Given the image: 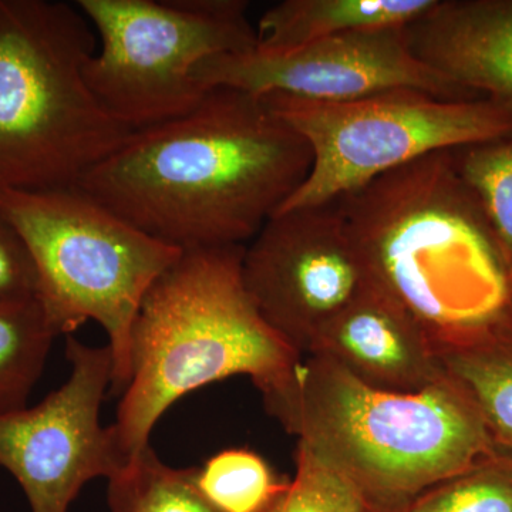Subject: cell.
I'll list each match as a JSON object with an SVG mask.
<instances>
[{
  "label": "cell",
  "instance_id": "obj_1",
  "mask_svg": "<svg viewBox=\"0 0 512 512\" xmlns=\"http://www.w3.org/2000/svg\"><path fill=\"white\" fill-rule=\"evenodd\" d=\"M312 151L264 97L212 87L178 119L133 131L77 190L165 244L247 245L306 180Z\"/></svg>",
  "mask_w": 512,
  "mask_h": 512
},
{
  "label": "cell",
  "instance_id": "obj_2",
  "mask_svg": "<svg viewBox=\"0 0 512 512\" xmlns=\"http://www.w3.org/2000/svg\"><path fill=\"white\" fill-rule=\"evenodd\" d=\"M453 151L335 201L373 282L416 320L437 356L512 315L510 271Z\"/></svg>",
  "mask_w": 512,
  "mask_h": 512
},
{
  "label": "cell",
  "instance_id": "obj_3",
  "mask_svg": "<svg viewBox=\"0 0 512 512\" xmlns=\"http://www.w3.org/2000/svg\"><path fill=\"white\" fill-rule=\"evenodd\" d=\"M262 403L299 446L348 478L372 512L397 511L497 453L476 407L448 375L423 392L394 393L306 355L291 382Z\"/></svg>",
  "mask_w": 512,
  "mask_h": 512
},
{
  "label": "cell",
  "instance_id": "obj_4",
  "mask_svg": "<svg viewBox=\"0 0 512 512\" xmlns=\"http://www.w3.org/2000/svg\"><path fill=\"white\" fill-rule=\"evenodd\" d=\"M245 245L184 251L148 291L131 333V380L113 424L124 456L181 397L232 376L261 396L291 382L302 355L262 318L242 279Z\"/></svg>",
  "mask_w": 512,
  "mask_h": 512
},
{
  "label": "cell",
  "instance_id": "obj_5",
  "mask_svg": "<svg viewBox=\"0 0 512 512\" xmlns=\"http://www.w3.org/2000/svg\"><path fill=\"white\" fill-rule=\"evenodd\" d=\"M96 40L77 5L0 0V190L76 188L133 133L84 77Z\"/></svg>",
  "mask_w": 512,
  "mask_h": 512
},
{
  "label": "cell",
  "instance_id": "obj_6",
  "mask_svg": "<svg viewBox=\"0 0 512 512\" xmlns=\"http://www.w3.org/2000/svg\"><path fill=\"white\" fill-rule=\"evenodd\" d=\"M0 212L25 241L40 306L56 335L94 320L109 336L110 392L131 380V333L148 291L184 251L165 244L77 190H0Z\"/></svg>",
  "mask_w": 512,
  "mask_h": 512
},
{
  "label": "cell",
  "instance_id": "obj_7",
  "mask_svg": "<svg viewBox=\"0 0 512 512\" xmlns=\"http://www.w3.org/2000/svg\"><path fill=\"white\" fill-rule=\"evenodd\" d=\"M264 100L312 151L308 177L278 212L330 204L421 157L512 134V107L485 97L402 87L338 103L284 94Z\"/></svg>",
  "mask_w": 512,
  "mask_h": 512
},
{
  "label": "cell",
  "instance_id": "obj_8",
  "mask_svg": "<svg viewBox=\"0 0 512 512\" xmlns=\"http://www.w3.org/2000/svg\"><path fill=\"white\" fill-rule=\"evenodd\" d=\"M100 50L84 77L104 109L130 130L185 116L208 90L195 67L255 49L242 0H79Z\"/></svg>",
  "mask_w": 512,
  "mask_h": 512
},
{
  "label": "cell",
  "instance_id": "obj_9",
  "mask_svg": "<svg viewBox=\"0 0 512 512\" xmlns=\"http://www.w3.org/2000/svg\"><path fill=\"white\" fill-rule=\"evenodd\" d=\"M69 379L33 407L0 416V466L18 480L32 512H67L84 485L109 480L128 458L100 424L113 382L109 345L66 336Z\"/></svg>",
  "mask_w": 512,
  "mask_h": 512
},
{
  "label": "cell",
  "instance_id": "obj_10",
  "mask_svg": "<svg viewBox=\"0 0 512 512\" xmlns=\"http://www.w3.org/2000/svg\"><path fill=\"white\" fill-rule=\"evenodd\" d=\"M242 279L265 322L302 356L372 284L335 201L275 214L245 245Z\"/></svg>",
  "mask_w": 512,
  "mask_h": 512
},
{
  "label": "cell",
  "instance_id": "obj_11",
  "mask_svg": "<svg viewBox=\"0 0 512 512\" xmlns=\"http://www.w3.org/2000/svg\"><path fill=\"white\" fill-rule=\"evenodd\" d=\"M195 79L205 89L231 87L264 97L338 103L384 92L424 90L446 99H476L414 55L404 28L349 33L288 52L252 49L204 60Z\"/></svg>",
  "mask_w": 512,
  "mask_h": 512
},
{
  "label": "cell",
  "instance_id": "obj_12",
  "mask_svg": "<svg viewBox=\"0 0 512 512\" xmlns=\"http://www.w3.org/2000/svg\"><path fill=\"white\" fill-rule=\"evenodd\" d=\"M308 355L326 357L360 382L387 392H423L447 376L416 320L373 279L319 333Z\"/></svg>",
  "mask_w": 512,
  "mask_h": 512
},
{
  "label": "cell",
  "instance_id": "obj_13",
  "mask_svg": "<svg viewBox=\"0 0 512 512\" xmlns=\"http://www.w3.org/2000/svg\"><path fill=\"white\" fill-rule=\"evenodd\" d=\"M404 30L414 55L458 89L512 107V0H437Z\"/></svg>",
  "mask_w": 512,
  "mask_h": 512
},
{
  "label": "cell",
  "instance_id": "obj_14",
  "mask_svg": "<svg viewBox=\"0 0 512 512\" xmlns=\"http://www.w3.org/2000/svg\"><path fill=\"white\" fill-rule=\"evenodd\" d=\"M437 0H285L266 10L256 26L255 49L288 52L349 33L406 28Z\"/></svg>",
  "mask_w": 512,
  "mask_h": 512
},
{
  "label": "cell",
  "instance_id": "obj_15",
  "mask_svg": "<svg viewBox=\"0 0 512 512\" xmlns=\"http://www.w3.org/2000/svg\"><path fill=\"white\" fill-rule=\"evenodd\" d=\"M439 359L476 407L495 451L512 456V316Z\"/></svg>",
  "mask_w": 512,
  "mask_h": 512
},
{
  "label": "cell",
  "instance_id": "obj_16",
  "mask_svg": "<svg viewBox=\"0 0 512 512\" xmlns=\"http://www.w3.org/2000/svg\"><path fill=\"white\" fill-rule=\"evenodd\" d=\"M56 338L39 299L0 302V416L28 407Z\"/></svg>",
  "mask_w": 512,
  "mask_h": 512
},
{
  "label": "cell",
  "instance_id": "obj_17",
  "mask_svg": "<svg viewBox=\"0 0 512 512\" xmlns=\"http://www.w3.org/2000/svg\"><path fill=\"white\" fill-rule=\"evenodd\" d=\"M110 512H220L197 485V468L167 466L154 448L131 457L109 478Z\"/></svg>",
  "mask_w": 512,
  "mask_h": 512
},
{
  "label": "cell",
  "instance_id": "obj_18",
  "mask_svg": "<svg viewBox=\"0 0 512 512\" xmlns=\"http://www.w3.org/2000/svg\"><path fill=\"white\" fill-rule=\"evenodd\" d=\"M461 180L476 198L512 276V134L454 150Z\"/></svg>",
  "mask_w": 512,
  "mask_h": 512
},
{
  "label": "cell",
  "instance_id": "obj_19",
  "mask_svg": "<svg viewBox=\"0 0 512 512\" xmlns=\"http://www.w3.org/2000/svg\"><path fill=\"white\" fill-rule=\"evenodd\" d=\"M288 483L245 448H228L197 468L198 488L220 512H264Z\"/></svg>",
  "mask_w": 512,
  "mask_h": 512
},
{
  "label": "cell",
  "instance_id": "obj_20",
  "mask_svg": "<svg viewBox=\"0 0 512 512\" xmlns=\"http://www.w3.org/2000/svg\"><path fill=\"white\" fill-rule=\"evenodd\" d=\"M394 512H512V457L497 451Z\"/></svg>",
  "mask_w": 512,
  "mask_h": 512
},
{
  "label": "cell",
  "instance_id": "obj_21",
  "mask_svg": "<svg viewBox=\"0 0 512 512\" xmlns=\"http://www.w3.org/2000/svg\"><path fill=\"white\" fill-rule=\"evenodd\" d=\"M264 512H372L348 478L296 448L295 477Z\"/></svg>",
  "mask_w": 512,
  "mask_h": 512
},
{
  "label": "cell",
  "instance_id": "obj_22",
  "mask_svg": "<svg viewBox=\"0 0 512 512\" xmlns=\"http://www.w3.org/2000/svg\"><path fill=\"white\" fill-rule=\"evenodd\" d=\"M35 262L18 229L0 212V302L37 299Z\"/></svg>",
  "mask_w": 512,
  "mask_h": 512
},
{
  "label": "cell",
  "instance_id": "obj_23",
  "mask_svg": "<svg viewBox=\"0 0 512 512\" xmlns=\"http://www.w3.org/2000/svg\"><path fill=\"white\" fill-rule=\"evenodd\" d=\"M511 295H512V276H511Z\"/></svg>",
  "mask_w": 512,
  "mask_h": 512
},
{
  "label": "cell",
  "instance_id": "obj_24",
  "mask_svg": "<svg viewBox=\"0 0 512 512\" xmlns=\"http://www.w3.org/2000/svg\"><path fill=\"white\" fill-rule=\"evenodd\" d=\"M512 457V456H511Z\"/></svg>",
  "mask_w": 512,
  "mask_h": 512
}]
</instances>
